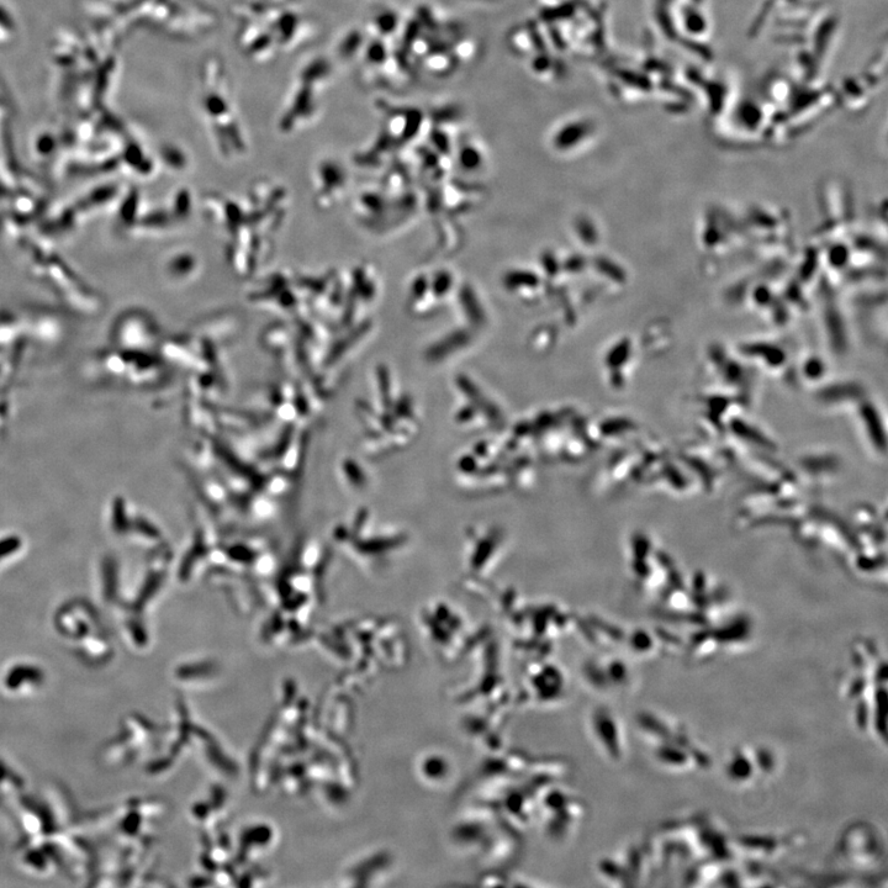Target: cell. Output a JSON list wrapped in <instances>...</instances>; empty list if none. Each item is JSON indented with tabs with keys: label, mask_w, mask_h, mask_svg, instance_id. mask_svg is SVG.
Here are the masks:
<instances>
[{
	"label": "cell",
	"mask_w": 888,
	"mask_h": 888,
	"mask_svg": "<svg viewBox=\"0 0 888 888\" xmlns=\"http://www.w3.org/2000/svg\"><path fill=\"white\" fill-rule=\"evenodd\" d=\"M227 79L219 58L211 57L205 61L200 79L199 108L221 155L234 157L246 152V139Z\"/></svg>",
	"instance_id": "1"
},
{
	"label": "cell",
	"mask_w": 888,
	"mask_h": 888,
	"mask_svg": "<svg viewBox=\"0 0 888 888\" xmlns=\"http://www.w3.org/2000/svg\"><path fill=\"white\" fill-rule=\"evenodd\" d=\"M332 77V65L325 57H314L296 74L285 102L279 128L285 134L303 130L319 118L322 99Z\"/></svg>",
	"instance_id": "2"
},
{
	"label": "cell",
	"mask_w": 888,
	"mask_h": 888,
	"mask_svg": "<svg viewBox=\"0 0 888 888\" xmlns=\"http://www.w3.org/2000/svg\"><path fill=\"white\" fill-rule=\"evenodd\" d=\"M239 14L256 19L266 26L279 51L294 50L314 35L313 26L295 10L269 8L262 4L245 5Z\"/></svg>",
	"instance_id": "3"
}]
</instances>
